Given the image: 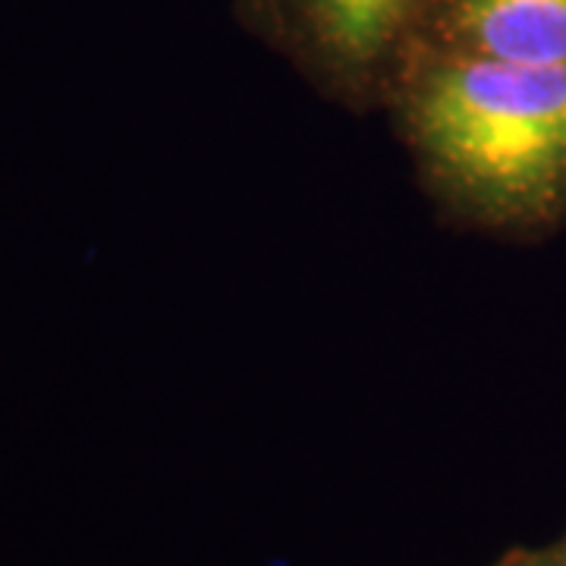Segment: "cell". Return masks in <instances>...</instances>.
Listing matches in <instances>:
<instances>
[{"label": "cell", "instance_id": "5b68a950", "mask_svg": "<svg viewBox=\"0 0 566 566\" xmlns=\"http://www.w3.org/2000/svg\"><path fill=\"white\" fill-rule=\"evenodd\" d=\"M557 554V560H560V566H566V542L560 545V551H554Z\"/></svg>", "mask_w": 566, "mask_h": 566}, {"label": "cell", "instance_id": "7a4b0ae2", "mask_svg": "<svg viewBox=\"0 0 566 566\" xmlns=\"http://www.w3.org/2000/svg\"><path fill=\"white\" fill-rule=\"evenodd\" d=\"M438 0H233L245 29L337 102L387 95Z\"/></svg>", "mask_w": 566, "mask_h": 566}, {"label": "cell", "instance_id": "277c9868", "mask_svg": "<svg viewBox=\"0 0 566 566\" xmlns=\"http://www.w3.org/2000/svg\"><path fill=\"white\" fill-rule=\"evenodd\" d=\"M501 566H560L557 554H513Z\"/></svg>", "mask_w": 566, "mask_h": 566}, {"label": "cell", "instance_id": "3957f363", "mask_svg": "<svg viewBox=\"0 0 566 566\" xmlns=\"http://www.w3.org/2000/svg\"><path fill=\"white\" fill-rule=\"evenodd\" d=\"M416 51L566 63V0H438Z\"/></svg>", "mask_w": 566, "mask_h": 566}, {"label": "cell", "instance_id": "6da1fadb", "mask_svg": "<svg viewBox=\"0 0 566 566\" xmlns=\"http://www.w3.org/2000/svg\"><path fill=\"white\" fill-rule=\"evenodd\" d=\"M387 107L463 221L528 233L566 218V63L416 51Z\"/></svg>", "mask_w": 566, "mask_h": 566}]
</instances>
